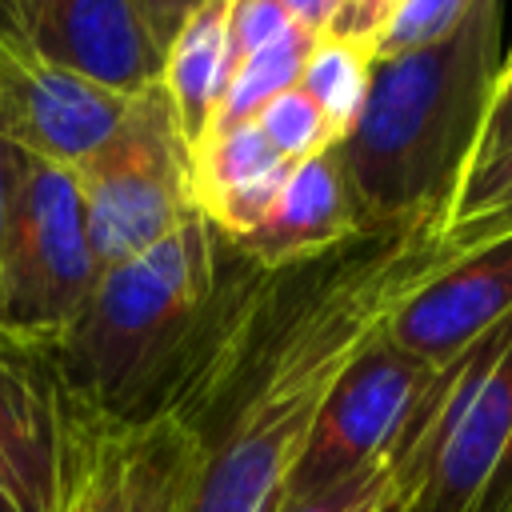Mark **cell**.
Listing matches in <instances>:
<instances>
[{
  "instance_id": "obj_26",
  "label": "cell",
  "mask_w": 512,
  "mask_h": 512,
  "mask_svg": "<svg viewBox=\"0 0 512 512\" xmlns=\"http://www.w3.org/2000/svg\"><path fill=\"white\" fill-rule=\"evenodd\" d=\"M280 4L292 16V24L308 28L312 36H324L328 24L336 20V8H340V0H280Z\"/></svg>"
},
{
  "instance_id": "obj_10",
  "label": "cell",
  "mask_w": 512,
  "mask_h": 512,
  "mask_svg": "<svg viewBox=\"0 0 512 512\" xmlns=\"http://www.w3.org/2000/svg\"><path fill=\"white\" fill-rule=\"evenodd\" d=\"M512 312V228L488 244L468 248L448 268H440L424 288H416L384 324V332L440 368L464 352L480 332Z\"/></svg>"
},
{
  "instance_id": "obj_19",
  "label": "cell",
  "mask_w": 512,
  "mask_h": 512,
  "mask_svg": "<svg viewBox=\"0 0 512 512\" xmlns=\"http://www.w3.org/2000/svg\"><path fill=\"white\" fill-rule=\"evenodd\" d=\"M252 124L260 128V136L272 144V152H276L284 164H304V160H312V156L336 148V136L328 132L320 108H316L300 88H288V92H280L276 100H268V104L256 112Z\"/></svg>"
},
{
  "instance_id": "obj_1",
  "label": "cell",
  "mask_w": 512,
  "mask_h": 512,
  "mask_svg": "<svg viewBox=\"0 0 512 512\" xmlns=\"http://www.w3.org/2000/svg\"><path fill=\"white\" fill-rule=\"evenodd\" d=\"M448 212L420 208L264 268L220 236L216 296L200 348L168 404L192 444L184 512H276L304 436L344 364L392 312L468 248Z\"/></svg>"
},
{
  "instance_id": "obj_5",
  "label": "cell",
  "mask_w": 512,
  "mask_h": 512,
  "mask_svg": "<svg viewBox=\"0 0 512 512\" xmlns=\"http://www.w3.org/2000/svg\"><path fill=\"white\" fill-rule=\"evenodd\" d=\"M72 176L100 268L160 244L188 216H196L192 152L176 132L160 84L132 96L120 128L88 160H80Z\"/></svg>"
},
{
  "instance_id": "obj_27",
  "label": "cell",
  "mask_w": 512,
  "mask_h": 512,
  "mask_svg": "<svg viewBox=\"0 0 512 512\" xmlns=\"http://www.w3.org/2000/svg\"><path fill=\"white\" fill-rule=\"evenodd\" d=\"M24 164H28V156L0 140V236H4V216H8V204H12V192H16Z\"/></svg>"
},
{
  "instance_id": "obj_7",
  "label": "cell",
  "mask_w": 512,
  "mask_h": 512,
  "mask_svg": "<svg viewBox=\"0 0 512 512\" xmlns=\"http://www.w3.org/2000/svg\"><path fill=\"white\" fill-rule=\"evenodd\" d=\"M108 420L56 368L52 344L0 328V484L24 512H76Z\"/></svg>"
},
{
  "instance_id": "obj_29",
  "label": "cell",
  "mask_w": 512,
  "mask_h": 512,
  "mask_svg": "<svg viewBox=\"0 0 512 512\" xmlns=\"http://www.w3.org/2000/svg\"><path fill=\"white\" fill-rule=\"evenodd\" d=\"M0 512H24V508H20L16 500H12V492H8L4 484H0Z\"/></svg>"
},
{
  "instance_id": "obj_8",
  "label": "cell",
  "mask_w": 512,
  "mask_h": 512,
  "mask_svg": "<svg viewBox=\"0 0 512 512\" xmlns=\"http://www.w3.org/2000/svg\"><path fill=\"white\" fill-rule=\"evenodd\" d=\"M432 364L400 348L384 328L344 364L304 436L288 496H312L356 480L392 460L428 380Z\"/></svg>"
},
{
  "instance_id": "obj_11",
  "label": "cell",
  "mask_w": 512,
  "mask_h": 512,
  "mask_svg": "<svg viewBox=\"0 0 512 512\" xmlns=\"http://www.w3.org/2000/svg\"><path fill=\"white\" fill-rule=\"evenodd\" d=\"M24 40L48 64L124 96L160 84L164 52L132 0H44Z\"/></svg>"
},
{
  "instance_id": "obj_6",
  "label": "cell",
  "mask_w": 512,
  "mask_h": 512,
  "mask_svg": "<svg viewBox=\"0 0 512 512\" xmlns=\"http://www.w3.org/2000/svg\"><path fill=\"white\" fill-rule=\"evenodd\" d=\"M100 280L72 168L24 164L0 236V328L56 344Z\"/></svg>"
},
{
  "instance_id": "obj_18",
  "label": "cell",
  "mask_w": 512,
  "mask_h": 512,
  "mask_svg": "<svg viewBox=\"0 0 512 512\" xmlns=\"http://www.w3.org/2000/svg\"><path fill=\"white\" fill-rule=\"evenodd\" d=\"M508 228H512V148L488 168L464 176L444 220V240L452 248H476Z\"/></svg>"
},
{
  "instance_id": "obj_17",
  "label": "cell",
  "mask_w": 512,
  "mask_h": 512,
  "mask_svg": "<svg viewBox=\"0 0 512 512\" xmlns=\"http://www.w3.org/2000/svg\"><path fill=\"white\" fill-rule=\"evenodd\" d=\"M316 36L300 24H292L284 36H276L268 48L252 52L248 60H240L228 76V88H224V100L212 116V128L208 132H224V128H240V124H252L256 112L276 100L280 92L296 88L300 84V72H304V60L312 52Z\"/></svg>"
},
{
  "instance_id": "obj_24",
  "label": "cell",
  "mask_w": 512,
  "mask_h": 512,
  "mask_svg": "<svg viewBox=\"0 0 512 512\" xmlns=\"http://www.w3.org/2000/svg\"><path fill=\"white\" fill-rule=\"evenodd\" d=\"M388 0H340L336 20L328 24L332 36H348V40H368L376 44V32L384 24Z\"/></svg>"
},
{
  "instance_id": "obj_13",
  "label": "cell",
  "mask_w": 512,
  "mask_h": 512,
  "mask_svg": "<svg viewBox=\"0 0 512 512\" xmlns=\"http://www.w3.org/2000/svg\"><path fill=\"white\" fill-rule=\"evenodd\" d=\"M360 228H364V220H360L356 196L348 188L336 148H328L304 164H292L264 224L252 236L236 240L232 248L264 268H276V264L316 256V252L348 240Z\"/></svg>"
},
{
  "instance_id": "obj_14",
  "label": "cell",
  "mask_w": 512,
  "mask_h": 512,
  "mask_svg": "<svg viewBox=\"0 0 512 512\" xmlns=\"http://www.w3.org/2000/svg\"><path fill=\"white\" fill-rule=\"evenodd\" d=\"M292 164H284L256 124L208 132L192 148V204L228 240L252 236L272 212Z\"/></svg>"
},
{
  "instance_id": "obj_25",
  "label": "cell",
  "mask_w": 512,
  "mask_h": 512,
  "mask_svg": "<svg viewBox=\"0 0 512 512\" xmlns=\"http://www.w3.org/2000/svg\"><path fill=\"white\" fill-rule=\"evenodd\" d=\"M200 0H132V8L140 12L148 36L156 40V48L164 52L172 44V36L180 32V24L188 20V12L196 8Z\"/></svg>"
},
{
  "instance_id": "obj_31",
  "label": "cell",
  "mask_w": 512,
  "mask_h": 512,
  "mask_svg": "<svg viewBox=\"0 0 512 512\" xmlns=\"http://www.w3.org/2000/svg\"><path fill=\"white\" fill-rule=\"evenodd\" d=\"M396 4H400V0H388V12H392V8H396ZM388 12H384V16H388Z\"/></svg>"
},
{
  "instance_id": "obj_9",
  "label": "cell",
  "mask_w": 512,
  "mask_h": 512,
  "mask_svg": "<svg viewBox=\"0 0 512 512\" xmlns=\"http://www.w3.org/2000/svg\"><path fill=\"white\" fill-rule=\"evenodd\" d=\"M128 104L132 96L48 64L0 28V140L24 156L76 168L120 128Z\"/></svg>"
},
{
  "instance_id": "obj_4",
  "label": "cell",
  "mask_w": 512,
  "mask_h": 512,
  "mask_svg": "<svg viewBox=\"0 0 512 512\" xmlns=\"http://www.w3.org/2000/svg\"><path fill=\"white\" fill-rule=\"evenodd\" d=\"M388 464L404 512H512V312L432 372Z\"/></svg>"
},
{
  "instance_id": "obj_15",
  "label": "cell",
  "mask_w": 512,
  "mask_h": 512,
  "mask_svg": "<svg viewBox=\"0 0 512 512\" xmlns=\"http://www.w3.org/2000/svg\"><path fill=\"white\" fill-rule=\"evenodd\" d=\"M160 88L168 96L176 132L192 152L208 136L228 88V0H200L188 12L164 48Z\"/></svg>"
},
{
  "instance_id": "obj_20",
  "label": "cell",
  "mask_w": 512,
  "mask_h": 512,
  "mask_svg": "<svg viewBox=\"0 0 512 512\" xmlns=\"http://www.w3.org/2000/svg\"><path fill=\"white\" fill-rule=\"evenodd\" d=\"M472 4L476 0H400L376 32L372 56L388 60V56H400V52H412V48H424L448 36L468 16Z\"/></svg>"
},
{
  "instance_id": "obj_2",
  "label": "cell",
  "mask_w": 512,
  "mask_h": 512,
  "mask_svg": "<svg viewBox=\"0 0 512 512\" xmlns=\"http://www.w3.org/2000/svg\"><path fill=\"white\" fill-rule=\"evenodd\" d=\"M504 0H476L440 40L376 60L364 108L336 144L360 220L452 208L500 72Z\"/></svg>"
},
{
  "instance_id": "obj_3",
  "label": "cell",
  "mask_w": 512,
  "mask_h": 512,
  "mask_svg": "<svg viewBox=\"0 0 512 512\" xmlns=\"http://www.w3.org/2000/svg\"><path fill=\"white\" fill-rule=\"evenodd\" d=\"M220 232L196 212L160 244L100 268V280L52 344L68 388L108 424L168 412L208 328Z\"/></svg>"
},
{
  "instance_id": "obj_12",
  "label": "cell",
  "mask_w": 512,
  "mask_h": 512,
  "mask_svg": "<svg viewBox=\"0 0 512 512\" xmlns=\"http://www.w3.org/2000/svg\"><path fill=\"white\" fill-rule=\"evenodd\" d=\"M196 444L176 416L108 424L76 512H184Z\"/></svg>"
},
{
  "instance_id": "obj_23",
  "label": "cell",
  "mask_w": 512,
  "mask_h": 512,
  "mask_svg": "<svg viewBox=\"0 0 512 512\" xmlns=\"http://www.w3.org/2000/svg\"><path fill=\"white\" fill-rule=\"evenodd\" d=\"M512 148V48L508 56L500 60V72H496V88H492V104H488V116H484V128H480V140L472 148V160H468V172H480L488 168L492 160H500L504 152ZM464 184V180H460Z\"/></svg>"
},
{
  "instance_id": "obj_30",
  "label": "cell",
  "mask_w": 512,
  "mask_h": 512,
  "mask_svg": "<svg viewBox=\"0 0 512 512\" xmlns=\"http://www.w3.org/2000/svg\"><path fill=\"white\" fill-rule=\"evenodd\" d=\"M380 512H404V508H400V500H392V504H384Z\"/></svg>"
},
{
  "instance_id": "obj_16",
  "label": "cell",
  "mask_w": 512,
  "mask_h": 512,
  "mask_svg": "<svg viewBox=\"0 0 512 512\" xmlns=\"http://www.w3.org/2000/svg\"><path fill=\"white\" fill-rule=\"evenodd\" d=\"M372 44L368 40H348V36H316L304 72H300V92L320 108L328 132L336 136V144L352 132L364 96H368V80H372Z\"/></svg>"
},
{
  "instance_id": "obj_22",
  "label": "cell",
  "mask_w": 512,
  "mask_h": 512,
  "mask_svg": "<svg viewBox=\"0 0 512 512\" xmlns=\"http://www.w3.org/2000/svg\"><path fill=\"white\" fill-rule=\"evenodd\" d=\"M292 28V16L280 0H228V76L240 60L268 48Z\"/></svg>"
},
{
  "instance_id": "obj_28",
  "label": "cell",
  "mask_w": 512,
  "mask_h": 512,
  "mask_svg": "<svg viewBox=\"0 0 512 512\" xmlns=\"http://www.w3.org/2000/svg\"><path fill=\"white\" fill-rule=\"evenodd\" d=\"M40 4H44V0H4V8H8V28H12L16 36H28L32 24H36V16H40Z\"/></svg>"
},
{
  "instance_id": "obj_21",
  "label": "cell",
  "mask_w": 512,
  "mask_h": 512,
  "mask_svg": "<svg viewBox=\"0 0 512 512\" xmlns=\"http://www.w3.org/2000/svg\"><path fill=\"white\" fill-rule=\"evenodd\" d=\"M396 500V480H392V464H380L356 480L332 484L324 492L312 496H284L276 512H380L384 504Z\"/></svg>"
}]
</instances>
